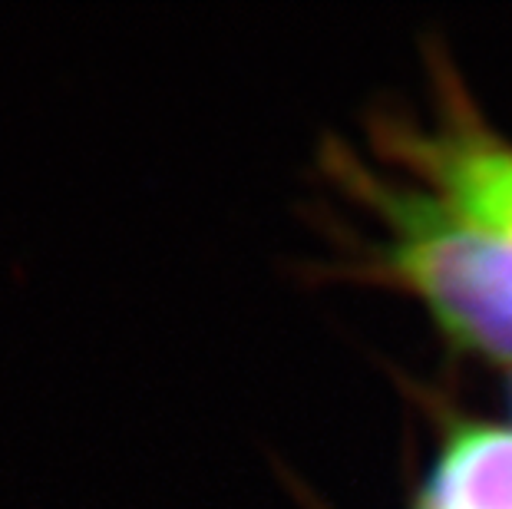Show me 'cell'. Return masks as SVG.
<instances>
[{
    "label": "cell",
    "instance_id": "6da1fadb",
    "mask_svg": "<svg viewBox=\"0 0 512 509\" xmlns=\"http://www.w3.org/2000/svg\"><path fill=\"white\" fill-rule=\"evenodd\" d=\"M384 225L380 265L410 288L460 348L512 364V238L430 189H390L357 172Z\"/></svg>",
    "mask_w": 512,
    "mask_h": 509
},
{
    "label": "cell",
    "instance_id": "7a4b0ae2",
    "mask_svg": "<svg viewBox=\"0 0 512 509\" xmlns=\"http://www.w3.org/2000/svg\"><path fill=\"white\" fill-rule=\"evenodd\" d=\"M430 129L397 136V156L430 192L470 219L512 238V143L486 129L466 103H446Z\"/></svg>",
    "mask_w": 512,
    "mask_h": 509
},
{
    "label": "cell",
    "instance_id": "3957f363",
    "mask_svg": "<svg viewBox=\"0 0 512 509\" xmlns=\"http://www.w3.org/2000/svg\"><path fill=\"white\" fill-rule=\"evenodd\" d=\"M417 509H512V430H456Z\"/></svg>",
    "mask_w": 512,
    "mask_h": 509
}]
</instances>
